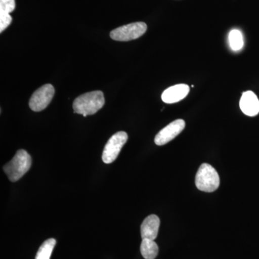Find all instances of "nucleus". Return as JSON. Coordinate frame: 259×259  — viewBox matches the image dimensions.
<instances>
[{
	"label": "nucleus",
	"mask_w": 259,
	"mask_h": 259,
	"mask_svg": "<svg viewBox=\"0 0 259 259\" xmlns=\"http://www.w3.org/2000/svg\"><path fill=\"white\" fill-rule=\"evenodd\" d=\"M105 97L101 91H93L78 97L73 103L74 113L83 117L94 115L105 105Z\"/></svg>",
	"instance_id": "obj_1"
},
{
	"label": "nucleus",
	"mask_w": 259,
	"mask_h": 259,
	"mask_svg": "<svg viewBox=\"0 0 259 259\" xmlns=\"http://www.w3.org/2000/svg\"><path fill=\"white\" fill-rule=\"evenodd\" d=\"M32 158L23 149L18 150L14 157L3 167L5 173L11 182H15L22 178L30 170Z\"/></svg>",
	"instance_id": "obj_2"
},
{
	"label": "nucleus",
	"mask_w": 259,
	"mask_h": 259,
	"mask_svg": "<svg viewBox=\"0 0 259 259\" xmlns=\"http://www.w3.org/2000/svg\"><path fill=\"white\" fill-rule=\"evenodd\" d=\"M195 185L202 192H213L217 190L220 186V177L215 168L208 163H202L196 175Z\"/></svg>",
	"instance_id": "obj_3"
},
{
	"label": "nucleus",
	"mask_w": 259,
	"mask_h": 259,
	"mask_svg": "<svg viewBox=\"0 0 259 259\" xmlns=\"http://www.w3.org/2000/svg\"><path fill=\"white\" fill-rule=\"evenodd\" d=\"M147 30V25L144 22H137L123 25L110 32V37L117 41H130L142 36Z\"/></svg>",
	"instance_id": "obj_4"
},
{
	"label": "nucleus",
	"mask_w": 259,
	"mask_h": 259,
	"mask_svg": "<svg viewBox=\"0 0 259 259\" xmlns=\"http://www.w3.org/2000/svg\"><path fill=\"white\" fill-rule=\"evenodd\" d=\"M127 134L124 131H120L116 133L109 139L102 153V161L104 163L109 164L115 161L121 149L127 142Z\"/></svg>",
	"instance_id": "obj_5"
},
{
	"label": "nucleus",
	"mask_w": 259,
	"mask_h": 259,
	"mask_svg": "<svg viewBox=\"0 0 259 259\" xmlns=\"http://www.w3.org/2000/svg\"><path fill=\"white\" fill-rule=\"evenodd\" d=\"M54 94H55V90L52 85L49 83L44 85L32 95L29 102V106L32 111H42L49 106L54 97Z\"/></svg>",
	"instance_id": "obj_6"
},
{
	"label": "nucleus",
	"mask_w": 259,
	"mask_h": 259,
	"mask_svg": "<svg viewBox=\"0 0 259 259\" xmlns=\"http://www.w3.org/2000/svg\"><path fill=\"white\" fill-rule=\"evenodd\" d=\"M185 127V120L179 119L168 124L160 131L155 137L154 142L157 146L168 144L183 131Z\"/></svg>",
	"instance_id": "obj_7"
},
{
	"label": "nucleus",
	"mask_w": 259,
	"mask_h": 259,
	"mask_svg": "<svg viewBox=\"0 0 259 259\" xmlns=\"http://www.w3.org/2000/svg\"><path fill=\"white\" fill-rule=\"evenodd\" d=\"M190 93V87L185 83L174 85L166 89L161 95L163 102L166 104H174L185 99Z\"/></svg>",
	"instance_id": "obj_8"
},
{
	"label": "nucleus",
	"mask_w": 259,
	"mask_h": 259,
	"mask_svg": "<svg viewBox=\"0 0 259 259\" xmlns=\"http://www.w3.org/2000/svg\"><path fill=\"white\" fill-rule=\"evenodd\" d=\"M240 107L245 115L254 117L259 113V100L253 92L247 91L243 93L240 100Z\"/></svg>",
	"instance_id": "obj_9"
},
{
	"label": "nucleus",
	"mask_w": 259,
	"mask_h": 259,
	"mask_svg": "<svg viewBox=\"0 0 259 259\" xmlns=\"http://www.w3.org/2000/svg\"><path fill=\"white\" fill-rule=\"evenodd\" d=\"M160 227V219L156 214H151L144 220L141 226L142 239L154 241L158 236Z\"/></svg>",
	"instance_id": "obj_10"
},
{
	"label": "nucleus",
	"mask_w": 259,
	"mask_h": 259,
	"mask_svg": "<svg viewBox=\"0 0 259 259\" xmlns=\"http://www.w3.org/2000/svg\"><path fill=\"white\" fill-rule=\"evenodd\" d=\"M141 252L145 259H155L158 253V246L153 240L143 239Z\"/></svg>",
	"instance_id": "obj_11"
},
{
	"label": "nucleus",
	"mask_w": 259,
	"mask_h": 259,
	"mask_svg": "<svg viewBox=\"0 0 259 259\" xmlns=\"http://www.w3.org/2000/svg\"><path fill=\"white\" fill-rule=\"evenodd\" d=\"M56 244V241L54 238H49L44 241L37 250L35 259H50Z\"/></svg>",
	"instance_id": "obj_12"
},
{
	"label": "nucleus",
	"mask_w": 259,
	"mask_h": 259,
	"mask_svg": "<svg viewBox=\"0 0 259 259\" xmlns=\"http://www.w3.org/2000/svg\"><path fill=\"white\" fill-rule=\"evenodd\" d=\"M228 38H229L230 47L232 50L239 51L243 48L244 42H243V35L240 30H231L230 32Z\"/></svg>",
	"instance_id": "obj_13"
},
{
	"label": "nucleus",
	"mask_w": 259,
	"mask_h": 259,
	"mask_svg": "<svg viewBox=\"0 0 259 259\" xmlns=\"http://www.w3.org/2000/svg\"><path fill=\"white\" fill-rule=\"evenodd\" d=\"M15 9V0H0V13L10 14Z\"/></svg>",
	"instance_id": "obj_14"
},
{
	"label": "nucleus",
	"mask_w": 259,
	"mask_h": 259,
	"mask_svg": "<svg viewBox=\"0 0 259 259\" xmlns=\"http://www.w3.org/2000/svg\"><path fill=\"white\" fill-rule=\"evenodd\" d=\"M13 18L10 14L0 13V32H3L11 24Z\"/></svg>",
	"instance_id": "obj_15"
}]
</instances>
